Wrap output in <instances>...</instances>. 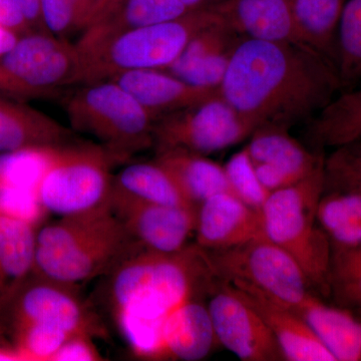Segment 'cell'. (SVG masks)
<instances>
[{
  "mask_svg": "<svg viewBox=\"0 0 361 361\" xmlns=\"http://www.w3.org/2000/svg\"><path fill=\"white\" fill-rule=\"evenodd\" d=\"M341 87L336 65L308 45L244 39L220 92L254 130L291 129L317 115Z\"/></svg>",
  "mask_w": 361,
  "mask_h": 361,
  "instance_id": "cell-1",
  "label": "cell"
},
{
  "mask_svg": "<svg viewBox=\"0 0 361 361\" xmlns=\"http://www.w3.org/2000/svg\"><path fill=\"white\" fill-rule=\"evenodd\" d=\"M104 278V302L135 355L149 360H161L167 316L215 279L195 243L170 254L140 249Z\"/></svg>",
  "mask_w": 361,
  "mask_h": 361,
  "instance_id": "cell-2",
  "label": "cell"
},
{
  "mask_svg": "<svg viewBox=\"0 0 361 361\" xmlns=\"http://www.w3.org/2000/svg\"><path fill=\"white\" fill-rule=\"evenodd\" d=\"M324 165L292 186L271 192L261 209L263 233L298 263L316 295L329 298L331 246L317 221Z\"/></svg>",
  "mask_w": 361,
  "mask_h": 361,
  "instance_id": "cell-3",
  "label": "cell"
},
{
  "mask_svg": "<svg viewBox=\"0 0 361 361\" xmlns=\"http://www.w3.org/2000/svg\"><path fill=\"white\" fill-rule=\"evenodd\" d=\"M219 20L212 8L191 11L174 20L120 33L85 51L80 84L109 80L127 71H166L195 35Z\"/></svg>",
  "mask_w": 361,
  "mask_h": 361,
  "instance_id": "cell-4",
  "label": "cell"
},
{
  "mask_svg": "<svg viewBox=\"0 0 361 361\" xmlns=\"http://www.w3.org/2000/svg\"><path fill=\"white\" fill-rule=\"evenodd\" d=\"M63 106L71 130L94 137L116 164L155 147V116L114 80L78 85Z\"/></svg>",
  "mask_w": 361,
  "mask_h": 361,
  "instance_id": "cell-5",
  "label": "cell"
},
{
  "mask_svg": "<svg viewBox=\"0 0 361 361\" xmlns=\"http://www.w3.org/2000/svg\"><path fill=\"white\" fill-rule=\"evenodd\" d=\"M116 161L99 145L77 141L47 149L33 193L59 217L109 205Z\"/></svg>",
  "mask_w": 361,
  "mask_h": 361,
  "instance_id": "cell-6",
  "label": "cell"
},
{
  "mask_svg": "<svg viewBox=\"0 0 361 361\" xmlns=\"http://www.w3.org/2000/svg\"><path fill=\"white\" fill-rule=\"evenodd\" d=\"M205 253L215 279L256 292L291 310L298 311L314 293L298 263L266 237Z\"/></svg>",
  "mask_w": 361,
  "mask_h": 361,
  "instance_id": "cell-7",
  "label": "cell"
},
{
  "mask_svg": "<svg viewBox=\"0 0 361 361\" xmlns=\"http://www.w3.org/2000/svg\"><path fill=\"white\" fill-rule=\"evenodd\" d=\"M82 63L70 40L45 32L20 35L0 56V94L20 99L59 96L80 84Z\"/></svg>",
  "mask_w": 361,
  "mask_h": 361,
  "instance_id": "cell-8",
  "label": "cell"
},
{
  "mask_svg": "<svg viewBox=\"0 0 361 361\" xmlns=\"http://www.w3.org/2000/svg\"><path fill=\"white\" fill-rule=\"evenodd\" d=\"M30 323L51 325L71 334L106 337L101 318L80 295L78 285L32 272L0 305V327L7 332Z\"/></svg>",
  "mask_w": 361,
  "mask_h": 361,
  "instance_id": "cell-9",
  "label": "cell"
},
{
  "mask_svg": "<svg viewBox=\"0 0 361 361\" xmlns=\"http://www.w3.org/2000/svg\"><path fill=\"white\" fill-rule=\"evenodd\" d=\"M253 132V128L220 94L159 116L154 129V148L183 149L208 156L248 140Z\"/></svg>",
  "mask_w": 361,
  "mask_h": 361,
  "instance_id": "cell-10",
  "label": "cell"
},
{
  "mask_svg": "<svg viewBox=\"0 0 361 361\" xmlns=\"http://www.w3.org/2000/svg\"><path fill=\"white\" fill-rule=\"evenodd\" d=\"M217 280V279H216ZM207 301L219 345L243 361H285L260 314L232 285L217 280Z\"/></svg>",
  "mask_w": 361,
  "mask_h": 361,
  "instance_id": "cell-11",
  "label": "cell"
},
{
  "mask_svg": "<svg viewBox=\"0 0 361 361\" xmlns=\"http://www.w3.org/2000/svg\"><path fill=\"white\" fill-rule=\"evenodd\" d=\"M140 249L118 219L104 232L71 250L58 254L35 253L33 272L78 285L96 277L106 276L123 259Z\"/></svg>",
  "mask_w": 361,
  "mask_h": 361,
  "instance_id": "cell-12",
  "label": "cell"
},
{
  "mask_svg": "<svg viewBox=\"0 0 361 361\" xmlns=\"http://www.w3.org/2000/svg\"><path fill=\"white\" fill-rule=\"evenodd\" d=\"M111 211L142 250L176 253L191 244L197 209L110 198Z\"/></svg>",
  "mask_w": 361,
  "mask_h": 361,
  "instance_id": "cell-13",
  "label": "cell"
},
{
  "mask_svg": "<svg viewBox=\"0 0 361 361\" xmlns=\"http://www.w3.org/2000/svg\"><path fill=\"white\" fill-rule=\"evenodd\" d=\"M289 130L277 126L259 128L244 147L259 180L270 193L300 182L324 165L322 151L306 148Z\"/></svg>",
  "mask_w": 361,
  "mask_h": 361,
  "instance_id": "cell-14",
  "label": "cell"
},
{
  "mask_svg": "<svg viewBox=\"0 0 361 361\" xmlns=\"http://www.w3.org/2000/svg\"><path fill=\"white\" fill-rule=\"evenodd\" d=\"M265 237L259 211L229 192L216 194L197 209L194 243L204 251H220Z\"/></svg>",
  "mask_w": 361,
  "mask_h": 361,
  "instance_id": "cell-15",
  "label": "cell"
},
{
  "mask_svg": "<svg viewBox=\"0 0 361 361\" xmlns=\"http://www.w3.org/2000/svg\"><path fill=\"white\" fill-rule=\"evenodd\" d=\"M243 39L219 18L197 33L166 71L188 84L220 89L233 54Z\"/></svg>",
  "mask_w": 361,
  "mask_h": 361,
  "instance_id": "cell-16",
  "label": "cell"
},
{
  "mask_svg": "<svg viewBox=\"0 0 361 361\" xmlns=\"http://www.w3.org/2000/svg\"><path fill=\"white\" fill-rule=\"evenodd\" d=\"M75 142L73 130L37 109L0 94V155Z\"/></svg>",
  "mask_w": 361,
  "mask_h": 361,
  "instance_id": "cell-17",
  "label": "cell"
},
{
  "mask_svg": "<svg viewBox=\"0 0 361 361\" xmlns=\"http://www.w3.org/2000/svg\"><path fill=\"white\" fill-rule=\"evenodd\" d=\"M211 8L244 39L305 44L287 0H223Z\"/></svg>",
  "mask_w": 361,
  "mask_h": 361,
  "instance_id": "cell-18",
  "label": "cell"
},
{
  "mask_svg": "<svg viewBox=\"0 0 361 361\" xmlns=\"http://www.w3.org/2000/svg\"><path fill=\"white\" fill-rule=\"evenodd\" d=\"M111 80L129 92L156 120L221 94L220 89L196 87L163 70L127 71Z\"/></svg>",
  "mask_w": 361,
  "mask_h": 361,
  "instance_id": "cell-19",
  "label": "cell"
},
{
  "mask_svg": "<svg viewBox=\"0 0 361 361\" xmlns=\"http://www.w3.org/2000/svg\"><path fill=\"white\" fill-rule=\"evenodd\" d=\"M217 345L208 306L200 295L178 306L161 326V360H202Z\"/></svg>",
  "mask_w": 361,
  "mask_h": 361,
  "instance_id": "cell-20",
  "label": "cell"
},
{
  "mask_svg": "<svg viewBox=\"0 0 361 361\" xmlns=\"http://www.w3.org/2000/svg\"><path fill=\"white\" fill-rule=\"evenodd\" d=\"M189 11L179 0H106L75 44L78 51H85L120 33L174 20Z\"/></svg>",
  "mask_w": 361,
  "mask_h": 361,
  "instance_id": "cell-21",
  "label": "cell"
},
{
  "mask_svg": "<svg viewBox=\"0 0 361 361\" xmlns=\"http://www.w3.org/2000/svg\"><path fill=\"white\" fill-rule=\"evenodd\" d=\"M236 289L269 327L283 353L285 360L336 361L297 311L274 302L256 292Z\"/></svg>",
  "mask_w": 361,
  "mask_h": 361,
  "instance_id": "cell-22",
  "label": "cell"
},
{
  "mask_svg": "<svg viewBox=\"0 0 361 361\" xmlns=\"http://www.w3.org/2000/svg\"><path fill=\"white\" fill-rule=\"evenodd\" d=\"M179 188L192 205L198 207L214 195L230 192L224 167L200 155L183 149H156L154 159Z\"/></svg>",
  "mask_w": 361,
  "mask_h": 361,
  "instance_id": "cell-23",
  "label": "cell"
},
{
  "mask_svg": "<svg viewBox=\"0 0 361 361\" xmlns=\"http://www.w3.org/2000/svg\"><path fill=\"white\" fill-rule=\"evenodd\" d=\"M35 222L0 209V305L35 269Z\"/></svg>",
  "mask_w": 361,
  "mask_h": 361,
  "instance_id": "cell-24",
  "label": "cell"
},
{
  "mask_svg": "<svg viewBox=\"0 0 361 361\" xmlns=\"http://www.w3.org/2000/svg\"><path fill=\"white\" fill-rule=\"evenodd\" d=\"M336 361H361V319L312 293L298 311Z\"/></svg>",
  "mask_w": 361,
  "mask_h": 361,
  "instance_id": "cell-25",
  "label": "cell"
},
{
  "mask_svg": "<svg viewBox=\"0 0 361 361\" xmlns=\"http://www.w3.org/2000/svg\"><path fill=\"white\" fill-rule=\"evenodd\" d=\"M306 123V139L314 149L360 142L361 87L336 94Z\"/></svg>",
  "mask_w": 361,
  "mask_h": 361,
  "instance_id": "cell-26",
  "label": "cell"
},
{
  "mask_svg": "<svg viewBox=\"0 0 361 361\" xmlns=\"http://www.w3.org/2000/svg\"><path fill=\"white\" fill-rule=\"evenodd\" d=\"M111 197L179 207L192 205L155 160L133 163L114 174Z\"/></svg>",
  "mask_w": 361,
  "mask_h": 361,
  "instance_id": "cell-27",
  "label": "cell"
},
{
  "mask_svg": "<svg viewBox=\"0 0 361 361\" xmlns=\"http://www.w3.org/2000/svg\"><path fill=\"white\" fill-rule=\"evenodd\" d=\"M301 39L336 66L337 32L345 0H287Z\"/></svg>",
  "mask_w": 361,
  "mask_h": 361,
  "instance_id": "cell-28",
  "label": "cell"
},
{
  "mask_svg": "<svg viewBox=\"0 0 361 361\" xmlns=\"http://www.w3.org/2000/svg\"><path fill=\"white\" fill-rule=\"evenodd\" d=\"M116 220L110 204L85 212L63 216L56 222L37 230L35 253L58 254L71 250L104 232Z\"/></svg>",
  "mask_w": 361,
  "mask_h": 361,
  "instance_id": "cell-29",
  "label": "cell"
},
{
  "mask_svg": "<svg viewBox=\"0 0 361 361\" xmlns=\"http://www.w3.org/2000/svg\"><path fill=\"white\" fill-rule=\"evenodd\" d=\"M317 221L331 251L361 245V195L324 191L318 204Z\"/></svg>",
  "mask_w": 361,
  "mask_h": 361,
  "instance_id": "cell-30",
  "label": "cell"
},
{
  "mask_svg": "<svg viewBox=\"0 0 361 361\" xmlns=\"http://www.w3.org/2000/svg\"><path fill=\"white\" fill-rule=\"evenodd\" d=\"M329 298L334 305L361 314V245L331 251Z\"/></svg>",
  "mask_w": 361,
  "mask_h": 361,
  "instance_id": "cell-31",
  "label": "cell"
},
{
  "mask_svg": "<svg viewBox=\"0 0 361 361\" xmlns=\"http://www.w3.org/2000/svg\"><path fill=\"white\" fill-rule=\"evenodd\" d=\"M336 68L342 87L361 80V0H345L337 32Z\"/></svg>",
  "mask_w": 361,
  "mask_h": 361,
  "instance_id": "cell-32",
  "label": "cell"
},
{
  "mask_svg": "<svg viewBox=\"0 0 361 361\" xmlns=\"http://www.w3.org/2000/svg\"><path fill=\"white\" fill-rule=\"evenodd\" d=\"M71 336L66 330L39 323L23 325L7 332L23 361H51Z\"/></svg>",
  "mask_w": 361,
  "mask_h": 361,
  "instance_id": "cell-33",
  "label": "cell"
},
{
  "mask_svg": "<svg viewBox=\"0 0 361 361\" xmlns=\"http://www.w3.org/2000/svg\"><path fill=\"white\" fill-rule=\"evenodd\" d=\"M223 167L230 192L247 206L260 212L270 192L259 180L246 149H240L230 157Z\"/></svg>",
  "mask_w": 361,
  "mask_h": 361,
  "instance_id": "cell-34",
  "label": "cell"
},
{
  "mask_svg": "<svg viewBox=\"0 0 361 361\" xmlns=\"http://www.w3.org/2000/svg\"><path fill=\"white\" fill-rule=\"evenodd\" d=\"M47 149H27L0 155V190L33 192L44 167Z\"/></svg>",
  "mask_w": 361,
  "mask_h": 361,
  "instance_id": "cell-35",
  "label": "cell"
},
{
  "mask_svg": "<svg viewBox=\"0 0 361 361\" xmlns=\"http://www.w3.org/2000/svg\"><path fill=\"white\" fill-rule=\"evenodd\" d=\"M40 13L45 30L51 35L68 39L73 33L80 32L71 0H40Z\"/></svg>",
  "mask_w": 361,
  "mask_h": 361,
  "instance_id": "cell-36",
  "label": "cell"
},
{
  "mask_svg": "<svg viewBox=\"0 0 361 361\" xmlns=\"http://www.w3.org/2000/svg\"><path fill=\"white\" fill-rule=\"evenodd\" d=\"M324 191L361 195V168L330 153L324 161Z\"/></svg>",
  "mask_w": 361,
  "mask_h": 361,
  "instance_id": "cell-37",
  "label": "cell"
},
{
  "mask_svg": "<svg viewBox=\"0 0 361 361\" xmlns=\"http://www.w3.org/2000/svg\"><path fill=\"white\" fill-rule=\"evenodd\" d=\"M94 336L77 334L68 337L51 361H99L103 355L94 343Z\"/></svg>",
  "mask_w": 361,
  "mask_h": 361,
  "instance_id": "cell-38",
  "label": "cell"
},
{
  "mask_svg": "<svg viewBox=\"0 0 361 361\" xmlns=\"http://www.w3.org/2000/svg\"><path fill=\"white\" fill-rule=\"evenodd\" d=\"M0 25L18 37L33 32L13 0H0Z\"/></svg>",
  "mask_w": 361,
  "mask_h": 361,
  "instance_id": "cell-39",
  "label": "cell"
},
{
  "mask_svg": "<svg viewBox=\"0 0 361 361\" xmlns=\"http://www.w3.org/2000/svg\"><path fill=\"white\" fill-rule=\"evenodd\" d=\"M75 7L78 32L82 33L97 18L106 0H71Z\"/></svg>",
  "mask_w": 361,
  "mask_h": 361,
  "instance_id": "cell-40",
  "label": "cell"
},
{
  "mask_svg": "<svg viewBox=\"0 0 361 361\" xmlns=\"http://www.w3.org/2000/svg\"><path fill=\"white\" fill-rule=\"evenodd\" d=\"M33 32H45L40 13V0H13Z\"/></svg>",
  "mask_w": 361,
  "mask_h": 361,
  "instance_id": "cell-41",
  "label": "cell"
},
{
  "mask_svg": "<svg viewBox=\"0 0 361 361\" xmlns=\"http://www.w3.org/2000/svg\"><path fill=\"white\" fill-rule=\"evenodd\" d=\"M332 153L336 154L342 160L361 168V141L334 149Z\"/></svg>",
  "mask_w": 361,
  "mask_h": 361,
  "instance_id": "cell-42",
  "label": "cell"
},
{
  "mask_svg": "<svg viewBox=\"0 0 361 361\" xmlns=\"http://www.w3.org/2000/svg\"><path fill=\"white\" fill-rule=\"evenodd\" d=\"M0 360L23 361L20 351L18 350L1 327H0Z\"/></svg>",
  "mask_w": 361,
  "mask_h": 361,
  "instance_id": "cell-43",
  "label": "cell"
},
{
  "mask_svg": "<svg viewBox=\"0 0 361 361\" xmlns=\"http://www.w3.org/2000/svg\"><path fill=\"white\" fill-rule=\"evenodd\" d=\"M18 35L6 30L4 26L0 25V56L6 54L7 51L11 49L16 44Z\"/></svg>",
  "mask_w": 361,
  "mask_h": 361,
  "instance_id": "cell-44",
  "label": "cell"
},
{
  "mask_svg": "<svg viewBox=\"0 0 361 361\" xmlns=\"http://www.w3.org/2000/svg\"><path fill=\"white\" fill-rule=\"evenodd\" d=\"M189 11L211 8L223 0H179Z\"/></svg>",
  "mask_w": 361,
  "mask_h": 361,
  "instance_id": "cell-45",
  "label": "cell"
},
{
  "mask_svg": "<svg viewBox=\"0 0 361 361\" xmlns=\"http://www.w3.org/2000/svg\"><path fill=\"white\" fill-rule=\"evenodd\" d=\"M358 318H360L361 319V314L357 316Z\"/></svg>",
  "mask_w": 361,
  "mask_h": 361,
  "instance_id": "cell-46",
  "label": "cell"
}]
</instances>
